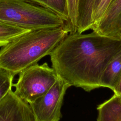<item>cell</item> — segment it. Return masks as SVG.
<instances>
[{
    "instance_id": "obj_1",
    "label": "cell",
    "mask_w": 121,
    "mask_h": 121,
    "mask_svg": "<svg viewBox=\"0 0 121 121\" xmlns=\"http://www.w3.org/2000/svg\"><path fill=\"white\" fill-rule=\"evenodd\" d=\"M121 50V40L92 31L69 33L50 54L57 76L71 86L87 92L101 87L106 66Z\"/></svg>"
},
{
    "instance_id": "obj_2",
    "label": "cell",
    "mask_w": 121,
    "mask_h": 121,
    "mask_svg": "<svg viewBox=\"0 0 121 121\" xmlns=\"http://www.w3.org/2000/svg\"><path fill=\"white\" fill-rule=\"evenodd\" d=\"M67 24L63 26L30 30L16 37L0 49V68L15 76L37 63L51 53L70 33Z\"/></svg>"
},
{
    "instance_id": "obj_3",
    "label": "cell",
    "mask_w": 121,
    "mask_h": 121,
    "mask_svg": "<svg viewBox=\"0 0 121 121\" xmlns=\"http://www.w3.org/2000/svg\"><path fill=\"white\" fill-rule=\"evenodd\" d=\"M0 22L28 30L66 24L54 12L26 0H0Z\"/></svg>"
},
{
    "instance_id": "obj_4",
    "label": "cell",
    "mask_w": 121,
    "mask_h": 121,
    "mask_svg": "<svg viewBox=\"0 0 121 121\" xmlns=\"http://www.w3.org/2000/svg\"><path fill=\"white\" fill-rule=\"evenodd\" d=\"M58 76L48 63L32 65L19 73L17 82L13 84L14 93L29 104L43 95L53 86Z\"/></svg>"
},
{
    "instance_id": "obj_5",
    "label": "cell",
    "mask_w": 121,
    "mask_h": 121,
    "mask_svg": "<svg viewBox=\"0 0 121 121\" xmlns=\"http://www.w3.org/2000/svg\"><path fill=\"white\" fill-rule=\"evenodd\" d=\"M71 86L58 78L50 89L29 105L35 121H59L64 95Z\"/></svg>"
},
{
    "instance_id": "obj_6",
    "label": "cell",
    "mask_w": 121,
    "mask_h": 121,
    "mask_svg": "<svg viewBox=\"0 0 121 121\" xmlns=\"http://www.w3.org/2000/svg\"><path fill=\"white\" fill-rule=\"evenodd\" d=\"M0 121H35L29 104L11 90L0 101Z\"/></svg>"
},
{
    "instance_id": "obj_7",
    "label": "cell",
    "mask_w": 121,
    "mask_h": 121,
    "mask_svg": "<svg viewBox=\"0 0 121 121\" xmlns=\"http://www.w3.org/2000/svg\"><path fill=\"white\" fill-rule=\"evenodd\" d=\"M91 30L102 35L121 40V0H112Z\"/></svg>"
},
{
    "instance_id": "obj_8",
    "label": "cell",
    "mask_w": 121,
    "mask_h": 121,
    "mask_svg": "<svg viewBox=\"0 0 121 121\" xmlns=\"http://www.w3.org/2000/svg\"><path fill=\"white\" fill-rule=\"evenodd\" d=\"M97 121H121V96L114 94L98 105Z\"/></svg>"
},
{
    "instance_id": "obj_9",
    "label": "cell",
    "mask_w": 121,
    "mask_h": 121,
    "mask_svg": "<svg viewBox=\"0 0 121 121\" xmlns=\"http://www.w3.org/2000/svg\"><path fill=\"white\" fill-rule=\"evenodd\" d=\"M121 77V50L110 61L101 78V87H107L112 91Z\"/></svg>"
},
{
    "instance_id": "obj_10",
    "label": "cell",
    "mask_w": 121,
    "mask_h": 121,
    "mask_svg": "<svg viewBox=\"0 0 121 121\" xmlns=\"http://www.w3.org/2000/svg\"><path fill=\"white\" fill-rule=\"evenodd\" d=\"M95 0H79L77 32L79 33L92 29V16Z\"/></svg>"
},
{
    "instance_id": "obj_11",
    "label": "cell",
    "mask_w": 121,
    "mask_h": 121,
    "mask_svg": "<svg viewBox=\"0 0 121 121\" xmlns=\"http://www.w3.org/2000/svg\"><path fill=\"white\" fill-rule=\"evenodd\" d=\"M31 3L45 8L59 16L66 24L69 21L67 0H26Z\"/></svg>"
},
{
    "instance_id": "obj_12",
    "label": "cell",
    "mask_w": 121,
    "mask_h": 121,
    "mask_svg": "<svg viewBox=\"0 0 121 121\" xmlns=\"http://www.w3.org/2000/svg\"><path fill=\"white\" fill-rule=\"evenodd\" d=\"M30 30L0 22V47Z\"/></svg>"
},
{
    "instance_id": "obj_13",
    "label": "cell",
    "mask_w": 121,
    "mask_h": 121,
    "mask_svg": "<svg viewBox=\"0 0 121 121\" xmlns=\"http://www.w3.org/2000/svg\"><path fill=\"white\" fill-rule=\"evenodd\" d=\"M14 76L11 72L0 68V101L12 90Z\"/></svg>"
},
{
    "instance_id": "obj_14",
    "label": "cell",
    "mask_w": 121,
    "mask_h": 121,
    "mask_svg": "<svg viewBox=\"0 0 121 121\" xmlns=\"http://www.w3.org/2000/svg\"><path fill=\"white\" fill-rule=\"evenodd\" d=\"M79 0H67L69 21L67 25L70 29V33L77 32Z\"/></svg>"
},
{
    "instance_id": "obj_15",
    "label": "cell",
    "mask_w": 121,
    "mask_h": 121,
    "mask_svg": "<svg viewBox=\"0 0 121 121\" xmlns=\"http://www.w3.org/2000/svg\"><path fill=\"white\" fill-rule=\"evenodd\" d=\"M112 0H101L94 10L92 16V27L101 18Z\"/></svg>"
},
{
    "instance_id": "obj_16",
    "label": "cell",
    "mask_w": 121,
    "mask_h": 121,
    "mask_svg": "<svg viewBox=\"0 0 121 121\" xmlns=\"http://www.w3.org/2000/svg\"><path fill=\"white\" fill-rule=\"evenodd\" d=\"M113 91L114 94L121 96V77Z\"/></svg>"
}]
</instances>
